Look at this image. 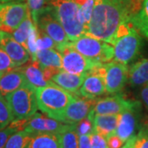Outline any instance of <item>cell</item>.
<instances>
[{
	"instance_id": "6da1fadb",
	"label": "cell",
	"mask_w": 148,
	"mask_h": 148,
	"mask_svg": "<svg viewBox=\"0 0 148 148\" xmlns=\"http://www.w3.org/2000/svg\"><path fill=\"white\" fill-rule=\"evenodd\" d=\"M142 0H95L86 36L114 45L122 27L140 10Z\"/></svg>"
},
{
	"instance_id": "7a4b0ae2",
	"label": "cell",
	"mask_w": 148,
	"mask_h": 148,
	"mask_svg": "<svg viewBox=\"0 0 148 148\" xmlns=\"http://www.w3.org/2000/svg\"><path fill=\"white\" fill-rule=\"evenodd\" d=\"M37 106L47 116L62 122L65 110L75 95L53 82L36 89Z\"/></svg>"
},
{
	"instance_id": "3957f363",
	"label": "cell",
	"mask_w": 148,
	"mask_h": 148,
	"mask_svg": "<svg viewBox=\"0 0 148 148\" xmlns=\"http://www.w3.org/2000/svg\"><path fill=\"white\" fill-rule=\"evenodd\" d=\"M5 100L10 109L12 120L30 119L38 109L36 88L27 82L7 95Z\"/></svg>"
},
{
	"instance_id": "277c9868",
	"label": "cell",
	"mask_w": 148,
	"mask_h": 148,
	"mask_svg": "<svg viewBox=\"0 0 148 148\" xmlns=\"http://www.w3.org/2000/svg\"><path fill=\"white\" fill-rule=\"evenodd\" d=\"M55 10L58 20L64 27L69 41H73L85 35L83 26L78 20L79 6L75 0H49Z\"/></svg>"
},
{
	"instance_id": "5b68a950",
	"label": "cell",
	"mask_w": 148,
	"mask_h": 148,
	"mask_svg": "<svg viewBox=\"0 0 148 148\" xmlns=\"http://www.w3.org/2000/svg\"><path fill=\"white\" fill-rule=\"evenodd\" d=\"M71 45L85 57L95 62L103 64L114 58V46L96 38L84 35L71 41Z\"/></svg>"
},
{
	"instance_id": "8992f818",
	"label": "cell",
	"mask_w": 148,
	"mask_h": 148,
	"mask_svg": "<svg viewBox=\"0 0 148 148\" xmlns=\"http://www.w3.org/2000/svg\"><path fill=\"white\" fill-rule=\"evenodd\" d=\"M62 58V70L73 74L88 73L91 69L102 63H98L85 57L75 49L71 41L57 47Z\"/></svg>"
},
{
	"instance_id": "52a82bcc",
	"label": "cell",
	"mask_w": 148,
	"mask_h": 148,
	"mask_svg": "<svg viewBox=\"0 0 148 148\" xmlns=\"http://www.w3.org/2000/svg\"><path fill=\"white\" fill-rule=\"evenodd\" d=\"M142 47V37L139 32L131 26L128 32L118 38L114 45V61L128 64L137 58Z\"/></svg>"
},
{
	"instance_id": "ba28073f",
	"label": "cell",
	"mask_w": 148,
	"mask_h": 148,
	"mask_svg": "<svg viewBox=\"0 0 148 148\" xmlns=\"http://www.w3.org/2000/svg\"><path fill=\"white\" fill-rule=\"evenodd\" d=\"M34 25L51 37L53 41L57 44V47L69 42L64 27L58 20L55 10L51 5L43 8L40 10L37 15Z\"/></svg>"
},
{
	"instance_id": "9c48e42d",
	"label": "cell",
	"mask_w": 148,
	"mask_h": 148,
	"mask_svg": "<svg viewBox=\"0 0 148 148\" xmlns=\"http://www.w3.org/2000/svg\"><path fill=\"white\" fill-rule=\"evenodd\" d=\"M28 12L27 3H0V29L12 33L26 18Z\"/></svg>"
},
{
	"instance_id": "30bf717a",
	"label": "cell",
	"mask_w": 148,
	"mask_h": 148,
	"mask_svg": "<svg viewBox=\"0 0 148 148\" xmlns=\"http://www.w3.org/2000/svg\"><path fill=\"white\" fill-rule=\"evenodd\" d=\"M106 68V89L109 94H115L123 88L128 78V69L126 64L119 62H109Z\"/></svg>"
},
{
	"instance_id": "8fae6325",
	"label": "cell",
	"mask_w": 148,
	"mask_h": 148,
	"mask_svg": "<svg viewBox=\"0 0 148 148\" xmlns=\"http://www.w3.org/2000/svg\"><path fill=\"white\" fill-rule=\"evenodd\" d=\"M95 103V99L79 98L75 95L65 110L62 122L68 124L77 123L90 114Z\"/></svg>"
},
{
	"instance_id": "7c38bea8",
	"label": "cell",
	"mask_w": 148,
	"mask_h": 148,
	"mask_svg": "<svg viewBox=\"0 0 148 148\" xmlns=\"http://www.w3.org/2000/svg\"><path fill=\"white\" fill-rule=\"evenodd\" d=\"M0 48L5 51L16 67L24 65L30 59L27 49L12 36L10 33L0 29Z\"/></svg>"
},
{
	"instance_id": "4fadbf2b",
	"label": "cell",
	"mask_w": 148,
	"mask_h": 148,
	"mask_svg": "<svg viewBox=\"0 0 148 148\" xmlns=\"http://www.w3.org/2000/svg\"><path fill=\"white\" fill-rule=\"evenodd\" d=\"M138 103L127 100L121 95H115L97 100L93 111L95 114H119Z\"/></svg>"
},
{
	"instance_id": "5bb4252c",
	"label": "cell",
	"mask_w": 148,
	"mask_h": 148,
	"mask_svg": "<svg viewBox=\"0 0 148 148\" xmlns=\"http://www.w3.org/2000/svg\"><path fill=\"white\" fill-rule=\"evenodd\" d=\"M141 110V104L137 105L123 111L119 115V123L116 128V135L124 143L129 138L136 135L135 132L138 127L139 114Z\"/></svg>"
},
{
	"instance_id": "9a60e30c",
	"label": "cell",
	"mask_w": 148,
	"mask_h": 148,
	"mask_svg": "<svg viewBox=\"0 0 148 148\" xmlns=\"http://www.w3.org/2000/svg\"><path fill=\"white\" fill-rule=\"evenodd\" d=\"M67 123L56 120L49 116L41 115L36 113L27 122L25 130L32 134L38 133H58L64 130Z\"/></svg>"
},
{
	"instance_id": "2e32d148",
	"label": "cell",
	"mask_w": 148,
	"mask_h": 148,
	"mask_svg": "<svg viewBox=\"0 0 148 148\" xmlns=\"http://www.w3.org/2000/svg\"><path fill=\"white\" fill-rule=\"evenodd\" d=\"M106 92L105 77L94 73L87 74L79 89V95L88 99H96Z\"/></svg>"
},
{
	"instance_id": "e0dca14e",
	"label": "cell",
	"mask_w": 148,
	"mask_h": 148,
	"mask_svg": "<svg viewBox=\"0 0 148 148\" xmlns=\"http://www.w3.org/2000/svg\"><path fill=\"white\" fill-rule=\"evenodd\" d=\"M87 74H73L60 70L58 73L52 77L51 82L72 94L79 95L80 87Z\"/></svg>"
},
{
	"instance_id": "ac0fdd59",
	"label": "cell",
	"mask_w": 148,
	"mask_h": 148,
	"mask_svg": "<svg viewBox=\"0 0 148 148\" xmlns=\"http://www.w3.org/2000/svg\"><path fill=\"white\" fill-rule=\"evenodd\" d=\"M27 82L24 75L16 69L7 72L0 77V96L5 98Z\"/></svg>"
},
{
	"instance_id": "d6986e66",
	"label": "cell",
	"mask_w": 148,
	"mask_h": 148,
	"mask_svg": "<svg viewBox=\"0 0 148 148\" xmlns=\"http://www.w3.org/2000/svg\"><path fill=\"white\" fill-rule=\"evenodd\" d=\"M119 114H94L93 131L98 132L105 138L116 132Z\"/></svg>"
},
{
	"instance_id": "ffe728a7",
	"label": "cell",
	"mask_w": 148,
	"mask_h": 148,
	"mask_svg": "<svg viewBox=\"0 0 148 148\" xmlns=\"http://www.w3.org/2000/svg\"><path fill=\"white\" fill-rule=\"evenodd\" d=\"M24 75L27 83L31 85L34 88L45 86L49 83L44 78L42 69L37 61H32V64L26 65L22 68H16Z\"/></svg>"
},
{
	"instance_id": "44dd1931",
	"label": "cell",
	"mask_w": 148,
	"mask_h": 148,
	"mask_svg": "<svg viewBox=\"0 0 148 148\" xmlns=\"http://www.w3.org/2000/svg\"><path fill=\"white\" fill-rule=\"evenodd\" d=\"M26 148H62L60 134L58 133L35 134Z\"/></svg>"
},
{
	"instance_id": "7402d4cb",
	"label": "cell",
	"mask_w": 148,
	"mask_h": 148,
	"mask_svg": "<svg viewBox=\"0 0 148 148\" xmlns=\"http://www.w3.org/2000/svg\"><path fill=\"white\" fill-rule=\"evenodd\" d=\"M128 80L132 86H143L148 82V58L132 64L128 69Z\"/></svg>"
},
{
	"instance_id": "603a6c76",
	"label": "cell",
	"mask_w": 148,
	"mask_h": 148,
	"mask_svg": "<svg viewBox=\"0 0 148 148\" xmlns=\"http://www.w3.org/2000/svg\"><path fill=\"white\" fill-rule=\"evenodd\" d=\"M35 61L38 62L40 68H58L62 69L61 54L54 49L37 51Z\"/></svg>"
},
{
	"instance_id": "cb8c5ba5",
	"label": "cell",
	"mask_w": 148,
	"mask_h": 148,
	"mask_svg": "<svg viewBox=\"0 0 148 148\" xmlns=\"http://www.w3.org/2000/svg\"><path fill=\"white\" fill-rule=\"evenodd\" d=\"M130 22L139 33L148 38V0H143L140 10L132 16Z\"/></svg>"
},
{
	"instance_id": "d4e9b609",
	"label": "cell",
	"mask_w": 148,
	"mask_h": 148,
	"mask_svg": "<svg viewBox=\"0 0 148 148\" xmlns=\"http://www.w3.org/2000/svg\"><path fill=\"white\" fill-rule=\"evenodd\" d=\"M33 25H34V23H33L32 16H31L30 11H29L26 18L21 21V24L16 27L13 32L10 33L12 36L13 37L17 42L22 45L26 49H27L26 47L27 46V40Z\"/></svg>"
},
{
	"instance_id": "484cf974",
	"label": "cell",
	"mask_w": 148,
	"mask_h": 148,
	"mask_svg": "<svg viewBox=\"0 0 148 148\" xmlns=\"http://www.w3.org/2000/svg\"><path fill=\"white\" fill-rule=\"evenodd\" d=\"M34 134L23 129L11 135L4 148H26Z\"/></svg>"
},
{
	"instance_id": "4316f807",
	"label": "cell",
	"mask_w": 148,
	"mask_h": 148,
	"mask_svg": "<svg viewBox=\"0 0 148 148\" xmlns=\"http://www.w3.org/2000/svg\"><path fill=\"white\" fill-rule=\"evenodd\" d=\"M62 148H78V135L75 124H68L59 133Z\"/></svg>"
},
{
	"instance_id": "83f0119b",
	"label": "cell",
	"mask_w": 148,
	"mask_h": 148,
	"mask_svg": "<svg viewBox=\"0 0 148 148\" xmlns=\"http://www.w3.org/2000/svg\"><path fill=\"white\" fill-rule=\"evenodd\" d=\"M29 119H21V120H12L10 123L4 128L0 130V148H4L8 138L14 132L23 130Z\"/></svg>"
},
{
	"instance_id": "f1b7e54d",
	"label": "cell",
	"mask_w": 148,
	"mask_h": 148,
	"mask_svg": "<svg viewBox=\"0 0 148 148\" xmlns=\"http://www.w3.org/2000/svg\"><path fill=\"white\" fill-rule=\"evenodd\" d=\"M95 3V0H86L82 5L79 7L78 20H79L80 23L84 27L85 35L86 33L89 23H90Z\"/></svg>"
},
{
	"instance_id": "f546056e",
	"label": "cell",
	"mask_w": 148,
	"mask_h": 148,
	"mask_svg": "<svg viewBox=\"0 0 148 148\" xmlns=\"http://www.w3.org/2000/svg\"><path fill=\"white\" fill-rule=\"evenodd\" d=\"M94 111L93 110L90 111V113L83 119L82 120L78 122L75 124L76 131L77 132L78 136L90 134L93 131V117H94Z\"/></svg>"
},
{
	"instance_id": "4dcf8cb0",
	"label": "cell",
	"mask_w": 148,
	"mask_h": 148,
	"mask_svg": "<svg viewBox=\"0 0 148 148\" xmlns=\"http://www.w3.org/2000/svg\"><path fill=\"white\" fill-rule=\"evenodd\" d=\"M12 121L10 109L5 98L0 96V130L7 127Z\"/></svg>"
},
{
	"instance_id": "1f68e13d",
	"label": "cell",
	"mask_w": 148,
	"mask_h": 148,
	"mask_svg": "<svg viewBox=\"0 0 148 148\" xmlns=\"http://www.w3.org/2000/svg\"><path fill=\"white\" fill-rule=\"evenodd\" d=\"M37 38H38V28L36 26L33 25L27 38V46H26L27 51L32 56V61H35L37 52Z\"/></svg>"
},
{
	"instance_id": "d6a6232c",
	"label": "cell",
	"mask_w": 148,
	"mask_h": 148,
	"mask_svg": "<svg viewBox=\"0 0 148 148\" xmlns=\"http://www.w3.org/2000/svg\"><path fill=\"white\" fill-rule=\"evenodd\" d=\"M37 51L47 49H57V44L53 40L45 34V32L38 29V38H37Z\"/></svg>"
},
{
	"instance_id": "836d02e7",
	"label": "cell",
	"mask_w": 148,
	"mask_h": 148,
	"mask_svg": "<svg viewBox=\"0 0 148 148\" xmlns=\"http://www.w3.org/2000/svg\"><path fill=\"white\" fill-rule=\"evenodd\" d=\"M16 68V65L13 64L9 56L5 53L3 49L0 48V73H5Z\"/></svg>"
},
{
	"instance_id": "e575fe53",
	"label": "cell",
	"mask_w": 148,
	"mask_h": 148,
	"mask_svg": "<svg viewBox=\"0 0 148 148\" xmlns=\"http://www.w3.org/2000/svg\"><path fill=\"white\" fill-rule=\"evenodd\" d=\"M45 0H27V6L32 16L33 23L36 22L37 15L44 8Z\"/></svg>"
},
{
	"instance_id": "d590c367",
	"label": "cell",
	"mask_w": 148,
	"mask_h": 148,
	"mask_svg": "<svg viewBox=\"0 0 148 148\" xmlns=\"http://www.w3.org/2000/svg\"><path fill=\"white\" fill-rule=\"evenodd\" d=\"M91 148H109L106 138L98 132L92 131L90 135Z\"/></svg>"
},
{
	"instance_id": "8d00e7d4",
	"label": "cell",
	"mask_w": 148,
	"mask_h": 148,
	"mask_svg": "<svg viewBox=\"0 0 148 148\" xmlns=\"http://www.w3.org/2000/svg\"><path fill=\"white\" fill-rule=\"evenodd\" d=\"M134 148H148V127H143L136 135Z\"/></svg>"
},
{
	"instance_id": "74e56055",
	"label": "cell",
	"mask_w": 148,
	"mask_h": 148,
	"mask_svg": "<svg viewBox=\"0 0 148 148\" xmlns=\"http://www.w3.org/2000/svg\"><path fill=\"white\" fill-rule=\"evenodd\" d=\"M106 141L109 148H120L125 143L117 136L116 133L111 134L109 137H107Z\"/></svg>"
},
{
	"instance_id": "f35d334b",
	"label": "cell",
	"mask_w": 148,
	"mask_h": 148,
	"mask_svg": "<svg viewBox=\"0 0 148 148\" xmlns=\"http://www.w3.org/2000/svg\"><path fill=\"white\" fill-rule=\"evenodd\" d=\"M41 69H42L44 78L46 82H50L53 76H55L60 72V70H62L58 68H41Z\"/></svg>"
},
{
	"instance_id": "ab89813d",
	"label": "cell",
	"mask_w": 148,
	"mask_h": 148,
	"mask_svg": "<svg viewBox=\"0 0 148 148\" xmlns=\"http://www.w3.org/2000/svg\"><path fill=\"white\" fill-rule=\"evenodd\" d=\"M90 134L78 136V148H91Z\"/></svg>"
},
{
	"instance_id": "60d3db41",
	"label": "cell",
	"mask_w": 148,
	"mask_h": 148,
	"mask_svg": "<svg viewBox=\"0 0 148 148\" xmlns=\"http://www.w3.org/2000/svg\"><path fill=\"white\" fill-rule=\"evenodd\" d=\"M141 97L145 106L148 108V82L143 85V87L141 90Z\"/></svg>"
},
{
	"instance_id": "b9f144b4",
	"label": "cell",
	"mask_w": 148,
	"mask_h": 148,
	"mask_svg": "<svg viewBox=\"0 0 148 148\" xmlns=\"http://www.w3.org/2000/svg\"><path fill=\"white\" fill-rule=\"evenodd\" d=\"M135 141H136V135L132 136L127 141H126L120 148H134Z\"/></svg>"
},
{
	"instance_id": "7bdbcfd3",
	"label": "cell",
	"mask_w": 148,
	"mask_h": 148,
	"mask_svg": "<svg viewBox=\"0 0 148 148\" xmlns=\"http://www.w3.org/2000/svg\"><path fill=\"white\" fill-rule=\"evenodd\" d=\"M24 0H0V3H19L23 2Z\"/></svg>"
},
{
	"instance_id": "ee69618b",
	"label": "cell",
	"mask_w": 148,
	"mask_h": 148,
	"mask_svg": "<svg viewBox=\"0 0 148 148\" xmlns=\"http://www.w3.org/2000/svg\"><path fill=\"white\" fill-rule=\"evenodd\" d=\"M2 75H3V74H1V73H0V77H1V76H2Z\"/></svg>"
}]
</instances>
